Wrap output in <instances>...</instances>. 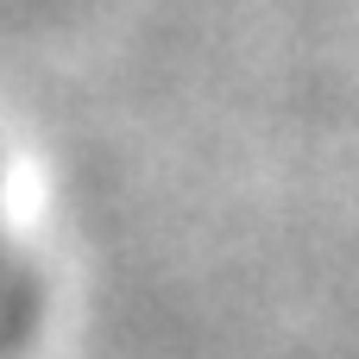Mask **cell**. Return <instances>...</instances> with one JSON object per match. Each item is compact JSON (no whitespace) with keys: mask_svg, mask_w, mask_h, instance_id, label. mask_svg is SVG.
I'll return each instance as SVG.
<instances>
[{"mask_svg":"<svg viewBox=\"0 0 359 359\" xmlns=\"http://www.w3.org/2000/svg\"><path fill=\"white\" fill-rule=\"evenodd\" d=\"M0 284H6V233H0Z\"/></svg>","mask_w":359,"mask_h":359,"instance_id":"cell-1","label":"cell"}]
</instances>
